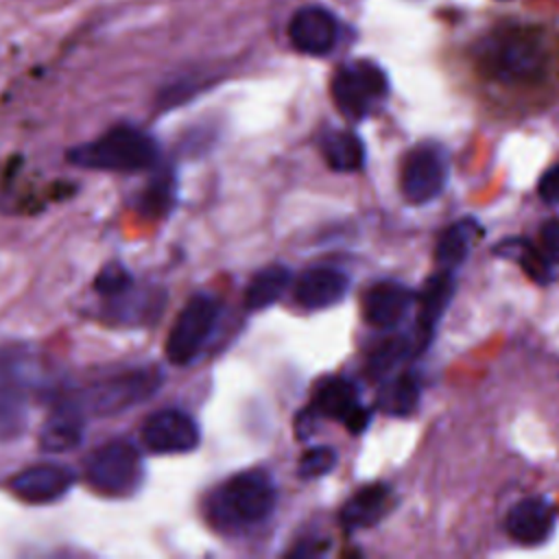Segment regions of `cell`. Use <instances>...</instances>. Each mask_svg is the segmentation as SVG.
I'll return each instance as SVG.
<instances>
[{"label": "cell", "mask_w": 559, "mask_h": 559, "mask_svg": "<svg viewBox=\"0 0 559 559\" xmlns=\"http://www.w3.org/2000/svg\"><path fill=\"white\" fill-rule=\"evenodd\" d=\"M548 41L533 26H500L476 46V66L483 76L500 85H531L548 70Z\"/></svg>", "instance_id": "6da1fadb"}, {"label": "cell", "mask_w": 559, "mask_h": 559, "mask_svg": "<svg viewBox=\"0 0 559 559\" xmlns=\"http://www.w3.org/2000/svg\"><path fill=\"white\" fill-rule=\"evenodd\" d=\"M157 142L146 131L131 124H118L105 131L100 138L68 151L70 164L107 173L148 170L157 164Z\"/></svg>", "instance_id": "7a4b0ae2"}, {"label": "cell", "mask_w": 559, "mask_h": 559, "mask_svg": "<svg viewBox=\"0 0 559 559\" xmlns=\"http://www.w3.org/2000/svg\"><path fill=\"white\" fill-rule=\"evenodd\" d=\"M273 507V480L260 469H249L227 478L212 491L207 500V515L221 531H240L266 520Z\"/></svg>", "instance_id": "3957f363"}, {"label": "cell", "mask_w": 559, "mask_h": 559, "mask_svg": "<svg viewBox=\"0 0 559 559\" xmlns=\"http://www.w3.org/2000/svg\"><path fill=\"white\" fill-rule=\"evenodd\" d=\"M35 382L33 356L22 345L0 347V441L17 439L31 415Z\"/></svg>", "instance_id": "277c9868"}, {"label": "cell", "mask_w": 559, "mask_h": 559, "mask_svg": "<svg viewBox=\"0 0 559 559\" xmlns=\"http://www.w3.org/2000/svg\"><path fill=\"white\" fill-rule=\"evenodd\" d=\"M162 380L157 367H135L85 386L74 400L85 415L109 417L146 402L162 386Z\"/></svg>", "instance_id": "5b68a950"}, {"label": "cell", "mask_w": 559, "mask_h": 559, "mask_svg": "<svg viewBox=\"0 0 559 559\" xmlns=\"http://www.w3.org/2000/svg\"><path fill=\"white\" fill-rule=\"evenodd\" d=\"M85 478L92 489L105 496H131L144 478L138 448L127 439H111L96 448L85 461Z\"/></svg>", "instance_id": "8992f818"}, {"label": "cell", "mask_w": 559, "mask_h": 559, "mask_svg": "<svg viewBox=\"0 0 559 559\" xmlns=\"http://www.w3.org/2000/svg\"><path fill=\"white\" fill-rule=\"evenodd\" d=\"M389 92L386 74L371 61H352L336 70L332 79V96L338 111L349 120L365 118L378 100Z\"/></svg>", "instance_id": "52a82bcc"}, {"label": "cell", "mask_w": 559, "mask_h": 559, "mask_svg": "<svg viewBox=\"0 0 559 559\" xmlns=\"http://www.w3.org/2000/svg\"><path fill=\"white\" fill-rule=\"evenodd\" d=\"M218 319V301L210 295H194L181 308L166 338V358L173 365H190L207 343Z\"/></svg>", "instance_id": "ba28073f"}, {"label": "cell", "mask_w": 559, "mask_h": 559, "mask_svg": "<svg viewBox=\"0 0 559 559\" xmlns=\"http://www.w3.org/2000/svg\"><path fill=\"white\" fill-rule=\"evenodd\" d=\"M140 437L146 450L155 454H183L199 445L201 430L186 411L162 408L146 417Z\"/></svg>", "instance_id": "9c48e42d"}, {"label": "cell", "mask_w": 559, "mask_h": 559, "mask_svg": "<svg viewBox=\"0 0 559 559\" xmlns=\"http://www.w3.org/2000/svg\"><path fill=\"white\" fill-rule=\"evenodd\" d=\"M448 159L437 144H421L408 153L402 166V192L408 203L432 201L445 186Z\"/></svg>", "instance_id": "30bf717a"}, {"label": "cell", "mask_w": 559, "mask_h": 559, "mask_svg": "<svg viewBox=\"0 0 559 559\" xmlns=\"http://www.w3.org/2000/svg\"><path fill=\"white\" fill-rule=\"evenodd\" d=\"M76 483L70 465L46 461L31 465L11 478V491L28 504H48L63 498Z\"/></svg>", "instance_id": "8fae6325"}, {"label": "cell", "mask_w": 559, "mask_h": 559, "mask_svg": "<svg viewBox=\"0 0 559 559\" xmlns=\"http://www.w3.org/2000/svg\"><path fill=\"white\" fill-rule=\"evenodd\" d=\"M338 20L323 7L299 9L288 24L290 44L306 55H328L338 41Z\"/></svg>", "instance_id": "7c38bea8"}, {"label": "cell", "mask_w": 559, "mask_h": 559, "mask_svg": "<svg viewBox=\"0 0 559 559\" xmlns=\"http://www.w3.org/2000/svg\"><path fill=\"white\" fill-rule=\"evenodd\" d=\"M87 415L74 397L55 404L39 430V445L44 452H68L81 445Z\"/></svg>", "instance_id": "4fadbf2b"}, {"label": "cell", "mask_w": 559, "mask_h": 559, "mask_svg": "<svg viewBox=\"0 0 559 559\" xmlns=\"http://www.w3.org/2000/svg\"><path fill=\"white\" fill-rule=\"evenodd\" d=\"M413 304V293L400 282H378L362 299V312L369 325L386 330L397 325Z\"/></svg>", "instance_id": "5bb4252c"}, {"label": "cell", "mask_w": 559, "mask_h": 559, "mask_svg": "<svg viewBox=\"0 0 559 559\" xmlns=\"http://www.w3.org/2000/svg\"><path fill=\"white\" fill-rule=\"evenodd\" d=\"M555 524V509L542 496H528L511 507L507 513V531L522 544L544 542Z\"/></svg>", "instance_id": "9a60e30c"}, {"label": "cell", "mask_w": 559, "mask_h": 559, "mask_svg": "<svg viewBox=\"0 0 559 559\" xmlns=\"http://www.w3.org/2000/svg\"><path fill=\"white\" fill-rule=\"evenodd\" d=\"M454 295V277L450 269L435 273L419 293L417 304V323H415V347L421 349L430 341L435 325L439 323L443 310L448 308Z\"/></svg>", "instance_id": "2e32d148"}, {"label": "cell", "mask_w": 559, "mask_h": 559, "mask_svg": "<svg viewBox=\"0 0 559 559\" xmlns=\"http://www.w3.org/2000/svg\"><path fill=\"white\" fill-rule=\"evenodd\" d=\"M345 273L330 266H312L304 271L295 284V297L304 308L317 310L334 306L347 293Z\"/></svg>", "instance_id": "e0dca14e"}, {"label": "cell", "mask_w": 559, "mask_h": 559, "mask_svg": "<svg viewBox=\"0 0 559 559\" xmlns=\"http://www.w3.org/2000/svg\"><path fill=\"white\" fill-rule=\"evenodd\" d=\"M391 493L384 485H369L356 491L341 509V522L345 528H365L376 524L389 509Z\"/></svg>", "instance_id": "ac0fdd59"}, {"label": "cell", "mask_w": 559, "mask_h": 559, "mask_svg": "<svg viewBox=\"0 0 559 559\" xmlns=\"http://www.w3.org/2000/svg\"><path fill=\"white\" fill-rule=\"evenodd\" d=\"M321 148L330 168L338 173H354L362 168L365 146H362V140L352 131H345V129L328 131L321 140Z\"/></svg>", "instance_id": "d6986e66"}, {"label": "cell", "mask_w": 559, "mask_h": 559, "mask_svg": "<svg viewBox=\"0 0 559 559\" xmlns=\"http://www.w3.org/2000/svg\"><path fill=\"white\" fill-rule=\"evenodd\" d=\"M358 406V397H356V389L354 384L343 378V376H332L325 378L312 397V408L317 411V415H325V417H334V419H345L347 413Z\"/></svg>", "instance_id": "ffe728a7"}, {"label": "cell", "mask_w": 559, "mask_h": 559, "mask_svg": "<svg viewBox=\"0 0 559 559\" xmlns=\"http://www.w3.org/2000/svg\"><path fill=\"white\" fill-rule=\"evenodd\" d=\"M288 280L290 273L282 264H271L258 271L245 290L247 310H264L271 304H275L282 297L284 288L288 286Z\"/></svg>", "instance_id": "44dd1931"}, {"label": "cell", "mask_w": 559, "mask_h": 559, "mask_svg": "<svg viewBox=\"0 0 559 559\" xmlns=\"http://www.w3.org/2000/svg\"><path fill=\"white\" fill-rule=\"evenodd\" d=\"M478 234H480V227L472 218H463V221L454 223L448 231H443V236L437 242V251H435L437 262L443 269L459 266L467 258L472 242L476 240Z\"/></svg>", "instance_id": "7402d4cb"}, {"label": "cell", "mask_w": 559, "mask_h": 559, "mask_svg": "<svg viewBox=\"0 0 559 559\" xmlns=\"http://www.w3.org/2000/svg\"><path fill=\"white\" fill-rule=\"evenodd\" d=\"M419 402V382L413 373H402L393 378L378 397V406L389 415H411Z\"/></svg>", "instance_id": "603a6c76"}, {"label": "cell", "mask_w": 559, "mask_h": 559, "mask_svg": "<svg viewBox=\"0 0 559 559\" xmlns=\"http://www.w3.org/2000/svg\"><path fill=\"white\" fill-rule=\"evenodd\" d=\"M504 249L513 251V258H518L520 266L524 269V273L537 282V284H546L550 280V264L548 258L544 255V251L533 249L528 242L524 240H513L511 245H504Z\"/></svg>", "instance_id": "cb8c5ba5"}, {"label": "cell", "mask_w": 559, "mask_h": 559, "mask_svg": "<svg viewBox=\"0 0 559 559\" xmlns=\"http://www.w3.org/2000/svg\"><path fill=\"white\" fill-rule=\"evenodd\" d=\"M413 347V341L406 336H393L389 341H384L382 345H378V349L373 352L371 360H369V371L376 376H382L386 371H391Z\"/></svg>", "instance_id": "d4e9b609"}, {"label": "cell", "mask_w": 559, "mask_h": 559, "mask_svg": "<svg viewBox=\"0 0 559 559\" xmlns=\"http://www.w3.org/2000/svg\"><path fill=\"white\" fill-rule=\"evenodd\" d=\"M175 203V179L170 173H164L153 181V186L144 192L142 207L151 210L153 214L168 212Z\"/></svg>", "instance_id": "484cf974"}, {"label": "cell", "mask_w": 559, "mask_h": 559, "mask_svg": "<svg viewBox=\"0 0 559 559\" xmlns=\"http://www.w3.org/2000/svg\"><path fill=\"white\" fill-rule=\"evenodd\" d=\"M336 465V454L332 448L325 445H317L304 452V456L299 459V476L301 478H319L323 474H328L332 467Z\"/></svg>", "instance_id": "4316f807"}, {"label": "cell", "mask_w": 559, "mask_h": 559, "mask_svg": "<svg viewBox=\"0 0 559 559\" xmlns=\"http://www.w3.org/2000/svg\"><path fill=\"white\" fill-rule=\"evenodd\" d=\"M131 286H133V277H131V273H129L122 264H107V266L96 275V282H94V288H96L103 297H107V299H111V297L124 293V290L131 288Z\"/></svg>", "instance_id": "83f0119b"}, {"label": "cell", "mask_w": 559, "mask_h": 559, "mask_svg": "<svg viewBox=\"0 0 559 559\" xmlns=\"http://www.w3.org/2000/svg\"><path fill=\"white\" fill-rule=\"evenodd\" d=\"M542 251L550 262L559 264V218H550L542 227Z\"/></svg>", "instance_id": "f1b7e54d"}, {"label": "cell", "mask_w": 559, "mask_h": 559, "mask_svg": "<svg viewBox=\"0 0 559 559\" xmlns=\"http://www.w3.org/2000/svg\"><path fill=\"white\" fill-rule=\"evenodd\" d=\"M537 192H539V197H542L546 203L559 205V164L552 166V168H548V170L542 175V179H539V183H537Z\"/></svg>", "instance_id": "f546056e"}, {"label": "cell", "mask_w": 559, "mask_h": 559, "mask_svg": "<svg viewBox=\"0 0 559 559\" xmlns=\"http://www.w3.org/2000/svg\"><path fill=\"white\" fill-rule=\"evenodd\" d=\"M343 424L347 426L349 432L358 435V432H362V430L367 428V424H369V411L358 404V406H354V408L347 413V417L343 419Z\"/></svg>", "instance_id": "4dcf8cb0"}, {"label": "cell", "mask_w": 559, "mask_h": 559, "mask_svg": "<svg viewBox=\"0 0 559 559\" xmlns=\"http://www.w3.org/2000/svg\"><path fill=\"white\" fill-rule=\"evenodd\" d=\"M314 417H317L314 408H308V411L299 413V417H297V435H299V439H306L312 432Z\"/></svg>", "instance_id": "1f68e13d"}]
</instances>
